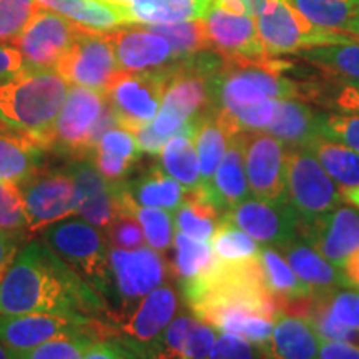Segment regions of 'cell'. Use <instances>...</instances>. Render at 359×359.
Instances as JSON below:
<instances>
[{
  "label": "cell",
  "mask_w": 359,
  "mask_h": 359,
  "mask_svg": "<svg viewBox=\"0 0 359 359\" xmlns=\"http://www.w3.org/2000/svg\"><path fill=\"white\" fill-rule=\"evenodd\" d=\"M208 359H264V354L259 344L241 336L223 333L217 338Z\"/></svg>",
  "instance_id": "cell-48"
},
{
  "label": "cell",
  "mask_w": 359,
  "mask_h": 359,
  "mask_svg": "<svg viewBox=\"0 0 359 359\" xmlns=\"http://www.w3.org/2000/svg\"><path fill=\"white\" fill-rule=\"evenodd\" d=\"M258 243L283 248L299 236V218L288 196L280 200L246 198L223 213Z\"/></svg>",
  "instance_id": "cell-13"
},
{
  "label": "cell",
  "mask_w": 359,
  "mask_h": 359,
  "mask_svg": "<svg viewBox=\"0 0 359 359\" xmlns=\"http://www.w3.org/2000/svg\"><path fill=\"white\" fill-rule=\"evenodd\" d=\"M135 22L147 25L205 20L217 0H128Z\"/></svg>",
  "instance_id": "cell-31"
},
{
  "label": "cell",
  "mask_w": 359,
  "mask_h": 359,
  "mask_svg": "<svg viewBox=\"0 0 359 359\" xmlns=\"http://www.w3.org/2000/svg\"><path fill=\"white\" fill-rule=\"evenodd\" d=\"M320 135L339 142L359 154V115L358 114H326L321 111Z\"/></svg>",
  "instance_id": "cell-46"
},
{
  "label": "cell",
  "mask_w": 359,
  "mask_h": 359,
  "mask_svg": "<svg viewBox=\"0 0 359 359\" xmlns=\"http://www.w3.org/2000/svg\"><path fill=\"white\" fill-rule=\"evenodd\" d=\"M154 32L163 35L172 45L177 60L191 57L203 50H212L208 35H206L205 20L178 22V24H163L148 27Z\"/></svg>",
  "instance_id": "cell-41"
},
{
  "label": "cell",
  "mask_w": 359,
  "mask_h": 359,
  "mask_svg": "<svg viewBox=\"0 0 359 359\" xmlns=\"http://www.w3.org/2000/svg\"><path fill=\"white\" fill-rule=\"evenodd\" d=\"M341 271H343L348 286L359 288V248L346 258V262L341 266Z\"/></svg>",
  "instance_id": "cell-56"
},
{
  "label": "cell",
  "mask_w": 359,
  "mask_h": 359,
  "mask_svg": "<svg viewBox=\"0 0 359 359\" xmlns=\"http://www.w3.org/2000/svg\"><path fill=\"white\" fill-rule=\"evenodd\" d=\"M286 195L299 218V235L343 203L344 196L306 147L286 150Z\"/></svg>",
  "instance_id": "cell-6"
},
{
  "label": "cell",
  "mask_w": 359,
  "mask_h": 359,
  "mask_svg": "<svg viewBox=\"0 0 359 359\" xmlns=\"http://www.w3.org/2000/svg\"><path fill=\"white\" fill-rule=\"evenodd\" d=\"M299 236L323 258L341 268L349 255L359 248V213L339 205L311 226L304 228Z\"/></svg>",
  "instance_id": "cell-20"
},
{
  "label": "cell",
  "mask_w": 359,
  "mask_h": 359,
  "mask_svg": "<svg viewBox=\"0 0 359 359\" xmlns=\"http://www.w3.org/2000/svg\"><path fill=\"white\" fill-rule=\"evenodd\" d=\"M98 338L90 334L62 336L27 351H13L15 359H83L85 351Z\"/></svg>",
  "instance_id": "cell-43"
},
{
  "label": "cell",
  "mask_w": 359,
  "mask_h": 359,
  "mask_svg": "<svg viewBox=\"0 0 359 359\" xmlns=\"http://www.w3.org/2000/svg\"><path fill=\"white\" fill-rule=\"evenodd\" d=\"M230 137L231 133L217 114L206 115L196 123L195 137H193L200 165V188L196 191H200L201 195H205L212 185L215 172L226 151Z\"/></svg>",
  "instance_id": "cell-33"
},
{
  "label": "cell",
  "mask_w": 359,
  "mask_h": 359,
  "mask_svg": "<svg viewBox=\"0 0 359 359\" xmlns=\"http://www.w3.org/2000/svg\"><path fill=\"white\" fill-rule=\"evenodd\" d=\"M35 0H0V43H13L39 11Z\"/></svg>",
  "instance_id": "cell-45"
},
{
  "label": "cell",
  "mask_w": 359,
  "mask_h": 359,
  "mask_svg": "<svg viewBox=\"0 0 359 359\" xmlns=\"http://www.w3.org/2000/svg\"><path fill=\"white\" fill-rule=\"evenodd\" d=\"M178 308V296L173 288L160 285L150 291L142 302L115 325L116 331L123 334V341L138 348H148L161 338L165 327L172 323Z\"/></svg>",
  "instance_id": "cell-19"
},
{
  "label": "cell",
  "mask_w": 359,
  "mask_h": 359,
  "mask_svg": "<svg viewBox=\"0 0 359 359\" xmlns=\"http://www.w3.org/2000/svg\"><path fill=\"white\" fill-rule=\"evenodd\" d=\"M43 243L70 264L100 298L114 290L109 241L85 219H62L43 230Z\"/></svg>",
  "instance_id": "cell-4"
},
{
  "label": "cell",
  "mask_w": 359,
  "mask_h": 359,
  "mask_svg": "<svg viewBox=\"0 0 359 359\" xmlns=\"http://www.w3.org/2000/svg\"><path fill=\"white\" fill-rule=\"evenodd\" d=\"M290 4L311 24L327 30L344 29L359 11V0H290Z\"/></svg>",
  "instance_id": "cell-40"
},
{
  "label": "cell",
  "mask_w": 359,
  "mask_h": 359,
  "mask_svg": "<svg viewBox=\"0 0 359 359\" xmlns=\"http://www.w3.org/2000/svg\"><path fill=\"white\" fill-rule=\"evenodd\" d=\"M283 257L290 263L294 275L306 285L314 296H326L341 286H348L343 271L336 269L302 236L283 246Z\"/></svg>",
  "instance_id": "cell-24"
},
{
  "label": "cell",
  "mask_w": 359,
  "mask_h": 359,
  "mask_svg": "<svg viewBox=\"0 0 359 359\" xmlns=\"http://www.w3.org/2000/svg\"><path fill=\"white\" fill-rule=\"evenodd\" d=\"M116 64L125 72L158 70L177 62L172 45L148 27H120L107 32Z\"/></svg>",
  "instance_id": "cell-18"
},
{
  "label": "cell",
  "mask_w": 359,
  "mask_h": 359,
  "mask_svg": "<svg viewBox=\"0 0 359 359\" xmlns=\"http://www.w3.org/2000/svg\"><path fill=\"white\" fill-rule=\"evenodd\" d=\"M45 150L29 135L0 130V180L22 183L43 168Z\"/></svg>",
  "instance_id": "cell-26"
},
{
  "label": "cell",
  "mask_w": 359,
  "mask_h": 359,
  "mask_svg": "<svg viewBox=\"0 0 359 359\" xmlns=\"http://www.w3.org/2000/svg\"><path fill=\"white\" fill-rule=\"evenodd\" d=\"M318 359H359V344L326 339L320 336Z\"/></svg>",
  "instance_id": "cell-52"
},
{
  "label": "cell",
  "mask_w": 359,
  "mask_h": 359,
  "mask_svg": "<svg viewBox=\"0 0 359 359\" xmlns=\"http://www.w3.org/2000/svg\"><path fill=\"white\" fill-rule=\"evenodd\" d=\"M343 30H346V32L349 35H353V37L359 39V11L348 20V24L344 25Z\"/></svg>",
  "instance_id": "cell-57"
},
{
  "label": "cell",
  "mask_w": 359,
  "mask_h": 359,
  "mask_svg": "<svg viewBox=\"0 0 359 359\" xmlns=\"http://www.w3.org/2000/svg\"><path fill=\"white\" fill-rule=\"evenodd\" d=\"M259 346L264 359H318L320 334L306 318L283 311L275 320L271 336Z\"/></svg>",
  "instance_id": "cell-22"
},
{
  "label": "cell",
  "mask_w": 359,
  "mask_h": 359,
  "mask_svg": "<svg viewBox=\"0 0 359 359\" xmlns=\"http://www.w3.org/2000/svg\"><path fill=\"white\" fill-rule=\"evenodd\" d=\"M77 32L79 25L67 17L39 7L13 45L24 57V67L52 70L74 43Z\"/></svg>",
  "instance_id": "cell-14"
},
{
  "label": "cell",
  "mask_w": 359,
  "mask_h": 359,
  "mask_svg": "<svg viewBox=\"0 0 359 359\" xmlns=\"http://www.w3.org/2000/svg\"><path fill=\"white\" fill-rule=\"evenodd\" d=\"M341 193H343L344 200H348L349 203L356 206V208H359V185L354 187V188H349V190L341 191Z\"/></svg>",
  "instance_id": "cell-58"
},
{
  "label": "cell",
  "mask_w": 359,
  "mask_h": 359,
  "mask_svg": "<svg viewBox=\"0 0 359 359\" xmlns=\"http://www.w3.org/2000/svg\"><path fill=\"white\" fill-rule=\"evenodd\" d=\"M219 212L200 191H187L182 205L175 212V226L178 233L198 241L212 240L218 226Z\"/></svg>",
  "instance_id": "cell-36"
},
{
  "label": "cell",
  "mask_w": 359,
  "mask_h": 359,
  "mask_svg": "<svg viewBox=\"0 0 359 359\" xmlns=\"http://www.w3.org/2000/svg\"><path fill=\"white\" fill-rule=\"evenodd\" d=\"M306 148L316 156L325 172L338 183L341 191L359 185V154L343 143L318 135Z\"/></svg>",
  "instance_id": "cell-34"
},
{
  "label": "cell",
  "mask_w": 359,
  "mask_h": 359,
  "mask_svg": "<svg viewBox=\"0 0 359 359\" xmlns=\"http://www.w3.org/2000/svg\"><path fill=\"white\" fill-rule=\"evenodd\" d=\"M170 77V65L158 70H120L105 92L118 127L137 133L158 114Z\"/></svg>",
  "instance_id": "cell-9"
},
{
  "label": "cell",
  "mask_w": 359,
  "mask_h": 359,
  "mask_svg": "<svg viewBox=\"0 0 359 359\" xmlns=\"http://www.w3.org/2000/svg\"><path fill=\"white\" fill-rule=\"evenodd\" d=\"M67 92L69 82L57 70L24 67L0 85V125L29 135L40 145V138L55 122Z\"/></svg>",
  "instance_id": "cell-3"
},
{
  "label": "cell",
  "mask_w": 359,
  "mask_h": 359,
  "mask_svg": "<svg viewBox=\"0 0 359 359\" xmlns=\"http://www.w3.org/2000/svg\"><path fill=\"white\" fill-rule=\"evenodd\" d=\"M40 7L50 8L82 29L111 32L120 27L135 24L128 4L110 0H35Z\"/></svg>",
  "instance_id": "cell-23"
},
{
  "label": "cell",
  "mask_w": 359,
  "mask_h": 359,
  "mask_svg": "<svg viewBox=\"0 0 359 359\" xmlns=\"http://www.w3.org/2000/svg\"><path fill=\"white\" fill-rule=\"evenodd\" d=\"M0 230L15 233L22 238H27L30 233L20 187L6 180H0Z\"/></svg>",
  "instance_id": "cell-44"
},
{
  "label": "cell",
  "mask_w": 359,
  "mask_h": 359,
  "mask_svg": "<svg viewBox=\"0 0 359 359\" xmlns=\"http://www.w3.org/2000/svg\"><path fill=\"white\" fill-rule=\"evenodd\" d=\"M156 343L182 359H208L217 343V333L198 318L178 316L165 327Z\"/></svg>",
  "instance_id": "cell-27"
},
{
  "label": "cell",
  "mask_w": 359,
  "mask_h": 359,
  "mask_svg": "<svg viewBox=\"0 0 359 359\" xmlns=\"http://www.w3.org/2000/svg\"><path fill=\"white\" fill-rule=\"evenodd\" d=\"M105 311L97 291L43 241L19 250L0 281V314L97 318Z\"/></svg>",
  "instance_id": "cell-1"
},
{
  "label": "cell",
  "mask_w": 359,
  "mask_h": 359,
  "mask_svg": "<svg viewBox=\"0 0 359 359\" xmlns=\"http://www.w3.org/2000/svg\"><path fill=\"white\" fill-rule=\"evenodd\" d=\"M110 2H120V4H128V0H110Z\"/></svg>",
  "instance_id": "cell-60"
},
{
  "label": "cell",
  "mask_w": 359,
  "mask_h": 359,
  "mask_svg": "<svg viewBox=\"0 0 359 359\" xmlns=\"http://www.w3.org/2000/svg\"><path fill=\"white\" fill-rule=\"evenodd\" d=\"M206 325L217 327L222 333L236 334L255 344H263L271 336L275 321L250 309L233 308L213 314Z\"/></svg>",
  "instance_id": "cell-37"
},
{
  "label": "cell",
  "mask_w": 359,
  "mask_h": 359,
  "mask_svg": "<svg viewBox=\"0 0 359 359\" xmlns=\"http://www.w3.org/2000/svg\"><path fill=\"white\" fill-rule=\"evenodd\" d=\"M250 193L245 167V132H238L230 137L212 185L203 196L223 215L250 198Z\"/></svg>",
  "instance_id": "cell-21"
},
{
  "label": "cell",
  "mask_w": 359,
  "mask_h": 359,
  "mask_svg": "<svg viewBox=\"0 0 359 359\" xmlns=\"http://www.w3.org/2000/svg\"><path fill=\"white\" fill-rule=\"evenodd\" d=\"M259 37L269 57L293 55L320 45L356 42V37L336 30L321 29L303 17L290 0H278L271 11L257 17Z\"/></svg>",
  "instance_id": "cell-8"
},
{
  "label": "cell",
  "mask_w": 359,
  "mask_h": 359,
  "mask_svg": "<svg viewBox=\"0 0 359 359\" xmlns=\"http://www.w3.org/2000/svg\"><path fill=\"white\" fill-rule=\"evenodd\" d=\"M90 334L110 338L115 330L97 318L60 316V314H0V343L11 351H27L62 336Z\"/></svg>",
  "instance_id": "cell-7"
},
{
  "label": "cell",
  "mask_w": 359,
  "mask_h": 359,
  "mask_svg": "<svg viewBox=\"0 0 359 359\" xmlns=\"http://www.w3.org/2000/svg\"><path fill=\"white\" fill-rule=\"evenodd\" d=\"M316 97H325L331 109L343 111V114L359 115V87L356 85L339 83L334 88L326 90V92H321V88H318L313 98Z\"/></svg>",
  "instance_id": "cell-50"
},
{
  "label": "cell",
  "mask_w": 359,
  "mask_h": 359,
  "mask_svg": "<svg viewBox=\"0 0 359 359\" xmlns=\"http://www.w3.org/2000/svg\"><path fill=\"white\" fill-rule=\"evenodd\" d=\"M278 4V0H217V6L226 11L245 13V15L258 17L262 13L271 11Z\"/></svg>",
  "instance_id": "cell-53"
},
{
  "label": "cell",
  "mask_w": 359,
  "mask_h": 359,
  "mask_svg": "<svg viewBox=\"0 0 359 359\" xmlns=\"http://www.w3.org/2000/svg\"><path fill=\"white\" fill-rule=\"evenodd\" d=\"M110 266L115 293L125 308L123 313L111 321V327H115L130 309L133 311L142 298L165 281L168 268L158 251L150 246L138 250L110 248Z\"/></svg>",
  "instance_id": "cell-12"
},
{
  "label": "cell",
  "mask_w": 359,
  "mask_h": 359,
  "mask_svg": "<svg viewBox=\"0 0 359 359\" xmlns=\"http://www.w3.org/2000/svg\"><path fill=\"white\" fill-rule=\"evenodd\" d=\"M321 111H316L299 98L276 100V110L266 130L286 147H306L320 135Z\"/></svg>",
  "instance_id": "cell-25"
},
{
  "label": "cell",
  "mask_w": 359,
  "mask_h": 359,
  "mask_svg": "<svg viewBox=\"0 0 359 359\" xmlns=\"http://www.w3.org/2000/svg\"><path fill=\"white\" fill-rule=\"evenodd\" d=\"M24 69V57L17 48L0 47V80H11Z\"/></svg>",
  "instance_id": "cell-55"
},
{
  "label": "cell",
  "mask_w": 359,
  "mask_h": 359,
  "mask_svg": "<svg viewBox=\"0 0 359 359\" xmlns=\"http://www.w3.org/2000/svg\"><path fill=\"white\" fill-rule=\"evenodd\" d=\"M212 251L215 258L222 262H245L259 257L258 241H255L248 233H245L240 226H236L230 218H219L217 230L212 240Z\"/></svg>",
  "instance_id": "cell-38"
},
{
  "label": "cell",
  "mask_w": 359,
  "mask_h": 359,
  "mask_svg": "<svg viewBox=\"0 0 359 359\" xmlns=\"http://www.w3.org/2000/svg\"><path fill=\"white\" fill-rule=\"evenodd\" d=\"M123 187L127 195L137 205L154 206V208L167 210L170 213L177 212L187 193L177 180L160 167L150 168L140 177L128 182L123 180Z\"/></svg>",
  "instance_id": "cell-30"
},
{
  "label": "cell",
  "mask_w": 359,
  "mask_h": 359,
  "mask_svg": "<svg viewBox=\"0 0 359 359\" xmlns=\"http://www.w3.org/2000/svg\"><path fill=\"white\" fill-rule=\"evenodd\" d=\"M325 298L334 320L359 331V293L349 290H336L326 294Z\"/></svg>",
  "instance_id": "cell-49"
},
{
  "label": "cell",
  "mask_w": 359,
  "mask_h": 359,
  "mask_svg": "<svg viewBox=\"0 0 359 359\" xmlns=\"http://www.w3.org/2000/svg\"><path fill=\"white\" fill-rule=\"evenodd\" d=\"M19 187L30 233L42 231L53 223L77 215L83 200L67 168H42Z\"/></svg>",
  "instance_id": "cell-10"
},
{
  "label": "cell",
  "mask_w": 359,
  "mask_h": 359,
  "mask_svg": "<svg viewBox=\"0 0 359 359\" xmlns=\"http://www.w3.org/2000/svg\"><path fill=\"white\" fill-rule=\"evenodd\" d=\"M173 241V271L182 285L198 278L213 264L215 255L210 241L193 240L183 233H177Z\"/></svg>",
  "instance_id": "cell-39"
},
{
  "label": "cell",
  "mask_w": 359,
  "mask_h": 359,
  "mask_svg": "<svg viewBox=\"0 0 359 359\" xmlns=\"http://www.w3.org/2000/svg\"><path fill=\"white\" fill-rule=\"evenodd\" d=\"M0 359H15V356H13V351H11V349L4 346L2 343H0Z\"/></svg>",
  "instance_id": "cell-59"
},
{
  "label": "cell",
  "mask_w": 359,
  "mask_h": 359,
  "mask_svg": "<svg viewBox=\"0 0 359 359\" xmlns=\"http://www.w3.org/2000/svg\"><path fill=\"white\" fill-rule=\"evenodd\" d=\"M182 290L193 314L203 323H208L213 314L233 308L250 309L273 321L283 313L280 302L264 283L259 257L245 262L215 258L212 266L182 285Z\"/></svg>",
  "instance_id": "cell-2"
},
{
  "label": "cell",
  "mask_w": 359,
  "mask_h": 359,
  "mask_svg": "<svg viewBox=\"0 0 359 359\" xmlns=\"http://www.w3.org/2000/svg\"><path fill=\"white\" fill-rule=\"evenodd\" d=\"M259 262H262L264 283H266L269 293L280 302L283 311L288 313L298 304L318 298L306 285L299 281L286 258L276 250L264 248L259 251Z\"/></svg>",
  "instance_id": "cell-29"
},
{
  "label": "cell",
  "mask_w": 359,
  "mask_h": 359,
  "mask_svg": "<svg viewBox=\"0 0 359 359\" xmlns=\"http://www.w3.org/2000/svg\"><path fill=\"white\" fill-rule=\"evenodd\" d=\"M25 238L15 233L0 230V281L7 275L8 268L12 266L13 259H15L17 253H19V246Z\"/></svg>",
  "instance_id": "cell-54"
},
{
  "label": "cell",
  "mask_w": 359,
  "mask_h": 359,
  "mask_svg": "<svg viewBox=\"0 0 359 359\" xmlns=\"http://www.w3.org/2000/svg\"><path fill=\"white\" fill-rule=\"evenodd\" d=\"M339 83L359 87V42L320 45L293 53Z\"/></svg>",
  "instance_id": "cell-32"
},
{
  "label": "cell",
  "mask_w": 359,
  "mask_h": 359,
  "mask_svg": "<svg viewBox=\"0 0 359 359\" xmlns=\"http://www.w3.org/2000/svg\"><path fill=\"white\" fill-rule=\"evenodd\" d=\"M193 137L195 133L175 135L160 151L161 168L187 191H196L200 188V165Z\"/></svg>",
  "instance_id": "cell-35"
},
{
  "label": "cell",
  "mask_w": 359,
  "mask_h": 359,
  "mask_svg": "<svg viewBox=\"0 0 359 359\" xmlns=\"http://www.w3.org/2000/svg\"><path fill=\"white\" fill-rule=\"evenodd\" d=\"M83 359H128L127 348L115 336L93 341L85 351Z\"/></svg>",
  "instance_id": "cell-51"
},
{
  "label": "cell",
  "mask_w": 359,
  "mask_h": 359,
  "mask_svg": "<svg viewBox=\"0 0 359 359\" xmlns=\"http://www.w3.org/2000/svg\"><path fill=\"white\" fill-rule=\"evenodd\" d=\"M142 148L135 133L122 127H114L102 135L92 160L103 177L120 182L127 177L132 165L140 158Z\"/></svg>",
  "instance_id": "cell-28"
},
{
  "label": "cell",
  "mask_w": 359,
  "mask_h": 359,
  "mask_svg": "<svg viewBox=\"0 0 359 359\" xmlns=\"http://www.w3.org/2000/svg\"><path fill=\"white\" fill-rule=\"evenodd\" d=\"M212 50L228 60H257L269 57L259 37L257 17L217 6L205 19Z\"/></svg>",
  "instance_id": "cell-17"
},
{
  "label": "cell",
  "mask_w": 359,
  "mask_h": 359,
  "mask_svg": "<svg viewBox=\"0 0 359 359\" xmlns=\"http://www.w3.org/2000/svg\"><path fill=\"white\" fill-rule=\"evenodd\" d=\"M107 105L105 93L80 85L69 87L64 105L52 127L40 138V145L45 151L70 156L72 160H90L93 155V127Z\"/></svg>",
  "instance_id": "cell-5"
},
{
  "label": "cell",
  "mask_w": 359,
  "mask_h": 359,
  "mask_svg": "<svg viewBox=\"0 0 359 359\" xmlns=\"http://www.w3.org/2000/svg\"><path fill=\"white\" fill-rule=\"evenodd\" d=\"M57 74L69 83L105 93L118 74L114 47L109 35L79 27L74 43L55 67Z\"/></svg>",
  "instance_id": "cell-11"
},
{
  "label": "cell",
  "mask_w": 359,
  "mask_h": 359,
  "mask_svg": "<svg viewBox=\"0 0 359 359\" xmlns=\"http://www.w3.org/2000/svg\"><path fill=\"white\" fill-rule=\"evenodd\" d=\"M67 170L83 196L77 215L85 222L97 228H107L118 215L128 213L130 198L123 180H107L92 160H72Z\"/></svg>",
  "instance_id": "cell-15"
},
{
  "label": "cell",
  "mask_w": 359,
  "mask_h": 359,
  "mask_svg": "<svg viewBox=\"0 0 359 359\" xmlns=\"http://www.w3.org/2000/svg\"><path fill=\"white\" fill-rule=\"evenodd\" d=\"M105 230L109 233L111 245H115L116 248L138 250L145 246V235H143L142 224L132 213L118 215Z\"/></svg>",
  "instance_id": "cell-47"
},
{
  "label": "cell",
  "mask_w": 359,
  "mask_h": 359,
  "mask_svg": "<svg viewBox=\"0 0 359 359\" xmlns=\"http://www.w3.org/2000/svg\"><path fill=\"white\" fill-rule=\"evenodd\" d=\"M130 213L142 224L143 235L150 248L155 251H167L175 240V219L170 217V212L154 206H142L133 201L130 206Z\"/></svg>",
  "instance_id": "cell-42"
},
{
  "label": "cell",
  "mask_w": 359,
  "mask_h": 359,
  "mask_svg": "<svg viewBox=\"0 0 359 359\" xmlns=\"http://www.w3.org/2000/svg\"><path fill=\"white\" fill-rule=\"evenodd\" d=\"M245 167L257 198L280 200L286 195V145L263 130L245 132Z\"/></svg>",
  "instance_id": "cell-16"
}]
</instances>
